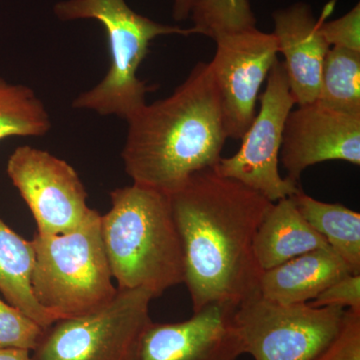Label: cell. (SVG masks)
Returning <instances> with one entry per match:
<instances>
[{
    "instance_id": "cell-7",
    "label": "cell",
    "mask_w": 360,
    "mask_h": 360,
    "mask_svg": "<svg viewBox=\"0 0 360 360\" xmlns=\"http://www.w3.org/2000/svg\"><path fill=\"white\" fill-rule=\"evenodd\" d=\"M345 310L281 304L258 292L236 307L233 319L253 360H310L338 333Z\"/></svg>"
},
{
    "instance_id": "cell-6",
    "label": "cell",
    "mask_w": 360,
    "mask_h": 360,
    "mask_svg": "<svg viewBox=\"0 0 360 360\" xmlns=\"http://www.w3.org/2000/svg\"><path fill=\"white\" fill-rule=\"evenodd\" d=\"M153 300L142 288L118 290L103 309L58 319L44 329L32 360H134Z\"/></svg>"
},
{
    "instance_id": "cell-13",
    "label": "cell",
    "mask_w": 360,
    "mask_h": 360,
    "mask_svg": "<svg viewBox=\"0 0 360 360\" xmlns=\"http://www.w3.org/2000/svg\"><path fill=\"white\" fill-rule=\"evenodd\" d=\"M330 0L315 18L309 4L298 2L272 14L278 53L285 70L291 94L296 104L312 103L317 101L321 86L322 65L330 45L324 39L321 25L328 20L335 7Z\"/></svg>"
},
{
    "instance_id": "cell-26",
    "label": "cell",
    "mask_w": 360,
    "mask_h": 360,
    "mask_svg": "<svg viewBox=\"0 0 360 360\" xmlns=\"http://www.w3.org/2000/svg\"><path fill=\"white\" fill-rule=\"evenodd\" d=\"M0 360H32V352L18 348H0Z\"/></svg>"
},
{
    "instance_id": "cell-9",
    "label": "cell",
    "mask_w": 360,
    "mask_h": 360,
    "mask_svg": "<svg viewBox=\"0 0 360 360\" xmlns=\"http://www.w3.org/2000/svg\"><path fill=\"white\" fill-rule=\"evenodd\" d=\"M6 172L30 207L37 233L75 231L96 212L87 205V191L77 170L49 151L20 146L9 156Z\"/></svg>"
},
{
    "instance_id": "cell-17",
    "label": "cell",
    "mask_w": 360,
    "mask_h": 360,
    "mask_svg": "<svg viewBox=\"0 0 360 360\" xmlns=\"http://www.w3.org/2000/svg\"><path fill=\"white\" fill-rule=\"evenodd\" d=\"M298 212L328 245L360 274V214L340 203L322 202L300 189L291 196Z\"/></svg>"
},
{
    "instance_id": "cell-10",
    "label": "cell",
    "mask_w": 360,
    "mask_h": 360,
    "mask_svg": "<svg viewBox=\"0 0 360 360\" xmlns=\"http://www.w3.org/2000/svg\"><path fill=\"white\" fill-rule=\"evenodd\" d=\"M217 51L210 70L221 103L227 139H241L257 115L264 80L276 63L274 33L257 27L229 33L214 40Z\"/></svg>"
},
{
    "instance_id": "cell-23",
    "label": "cell",
    "mask_w": 360,
    "mask_h": 360,
    "mask_svg": "<svg viewBox=\"0 0 360 360\" xmlns=\"http://www.w3.org/2000/svg\"><path fill=\"white\" fill-rule=\"evenodd\" d=\"M321 32L330 47L360 52V6L333 21L324 20Z\"/></svg>"
},
{
    "instance_id": "cell-24",
    "label": "cell",
    "mask_w": 360,
    "mask_h": 360,
    "mask_svg": "<svg viewBox=\"0 0 360 360\" xmlns=\"http://www.w3.org/2000/svg\"><path fill=\"white\" fill-rule=\"evenodd\" d=\"M309 303L315 307H341L360 311V274L341 277Z\"/></svg>"
},
{
    "instance_id": "cell-12",
    "label": "cell",
    "mask_w": 360,
    "mask_h": 360,
    "mask_svg": "<svg viewBox=\"0 0 360 360\" xmlns=\"http://www.w3.org/2000/svg\"><path fill=\"white\" fill-rule=\"evenodd\" d=\"M236 307L212 303L174 323L149 322L134 360H238L243 352Z\"/></svg>"
},
{
    "instance_id": "cell-18",
    "label": "cell",
    "mask_w": 360,
    "mask_h": 360,
    "mask_svg": "<svg viewBox=\"0 0 360 360\" xmlns=\"http://www.w3.org/2000/svg\"><path fill=\"white\" fill-rule=\"evenodd\" d=\"M51 127L49 111L34 90L0 77V141L45 136Z\"/></svg>"
},
{
    "instance_id": "cell-14",
    "label": "cell",
    "mask_w": 360,
    "mask_h": 360,
    "mask_svg": "<svg viewBox=\"0 0 360 360\" xmlns=\"http://www.w3.org/2000/svg\"><path fill=\"white\" fill-rule=\"evenodd\" d=\"M352 274L347 262L330 246L303 253L264 270L259 293L281 304H300L315 300L341 277Z\"/></svg>"
},
{
    "instance_id": "cell-4",
    "label": "cell",
    "mask_w": 360,
    "mask_h": 360,
    "mask_svg": "<svg viewBox=\"0 0 360 360\" xmlns=\"http://www.w3.org/2000/svg\"><path fill=\"white\" fill-rule=\"evenodd\" d=\"M58 20H94L103 26L110 65L98 84L75 99L77 110L116 115L129 120L146 103L153 87L137 75L149 45L162 35H191V28L163 25L135 13L125 0H63L53 7Z\"/></svg>"
},
{
    "instance_id": "cell-21",
    "label": "cell",
    "mask_w": 360,
    "mask_h": 360,
    "mask_svg": "<svg viewBox=\"0 0 360 360\" xmlns=\"http://www.w3.org/2000/svg\"><path fill=\"white\" fill-rule=\"evenodd\" d=\"M44 329L21 310L0 300V348L32 352Z\"/></svg>"
},
{
    "instance_id": "cell-11",
    "label": "cell",
    "mask_w": 360,
    "mask_h": 360,
    "mask_svg": "<svg viewBox=\"0 0 360 360\" xmlns=\"http://www.w3.org/2000/svg\"><path fill=\"white\" fill-rule=\"evenodd\" d=\"M281 161L295 184L307 168L324 161L360 165V115L326 108L319 101L298 105L284 125Z\"/></svg>"
},
{
    "instance_id": "cell-15",
    "label": "cell",
    "mask_w": 360,
    "mask_h": 360,
    "mask_svg": "<svg viewBox=\"0 0 360 360\" xmlns=\"http://www.w3.org/2000/svg\"><path fill=\"white\" fill-rule=\"evenodd\" d=\"M326 246V239L298 212L291 196L272 203L255 240V255L264 271Z\"/></svg>"
},
{
    "instance_id": "cell-22",
    "label": "cell",
    "mask_w": 360,
    "mask_h": 360,
    "mask_svg": "<svg viewBox=\"0 0 360 360\" xmlns=\"http://www.w3.org/2000/svg\"><path fill=\"white\" fill-rule=\"evenodd\" d=\"M310 360H360V311L345 310L338 333Z\"/></svg>"
},
{
    "instance_id": "cell-20",
    "label": "cell",
    "mask_w": 360,
    "mask_h": 360,
    "mask_svg": "<svg viewBox=\"0 0 360 360\" xmlns=\"http://www.w3.org/2000/svg\"><path fill=\"white\" fill-rule=\"evenodd\" d=\"M191 18L193 34L205 35L213 40L257 27V18L248 0H198Z\"/></svg>"
},
{
    "instance_id": "cell-2",
    "label": "cell",
    "mask_w": 360,
    "mask_h": 360,
    "mask_svg": "<svg viewBox=\"0 0 360 360\" xmlns=\"http://www.w3.org/2000/svg\"><path fill=\"white\" fill-rule=\"evenodd\" d=\"M127 123L122 158L134 184L169 195L214 167L227 135L210 63H198L174 94L144 104Z\"/></svg>"
},
{
    "instance_id": "cell-8",
    "label": "cell",
    "mask_w": 360,
    "mask_h": 360,
    "mask_svg": "<svg viewBox=\"0 0 360 360\" xmlns=\"http://www.w3.org/2000/svg\"><path fill=\"white\" fill-rule=\"evenodd\" d=\"M266 79L260 110L241 139L240 148L231 158H220L213 169L276 202L302 189L278 169L284 125L296 103L281 61L274 63Z\"/></svg>"
},
{
    "instance_id": "cell-25",
    "label": "cell",
    "mask_w": 360,
    "mask_h": 360,
    "mask_svg": "<svg viewBox=\"0 0 360 360\" xmlns=\"http://www.w3.org/2000/svg\"><path fill=\"white\" fill-rule=\"evenodd\" d=\"M196 2L198 0H174L172 16L174 20L184 21L191 18Z\"/></svg>"
},
{
    "instance_id": "cell-5",
    "label": "cell",
    "mask_w": 360,
    "mask_h": 360,
    "mask_svg": "<svg viewBox=\"0 0 360 360\" xmlns=\"http://www.w3.org/2000/svg\"><path fill=\"white\" fill-rule=\"evenodd\" d=\"M101 217L96 212L75 231L37 232L32 239L33 296L56 321L96 312L117 295L101 238Z\"/></svg>"
},
{
    "instance_id": "cell-16",
    "label": "cell",
    "mask_w": 360,
    "mask_h": 360,
    "mask_svg": "<svg viewBox=\"0 0 360 360\" xmlns=\"http://www.w3.org/2000/svg\"><path fill=\"white\" fill-rule=\"evenodd\" d=\"M34 246L0 217V292L9 304L46 328L54 319L37 303L32 290Z\"/></svg>"
},
{
    "instance_id": "cell-19",
    "label": "cell",
    "mask_w": 360,
    "mask_h": 360,
    "mask_svg": "<svg viewBox=\"0 0 360 360\" xmlns=\"http://www.w3.org/2000/svg\"><path fill=\"white\" fill-rule=\"evenodd\" d=\"M316 101L340 112L360 115V52L330 47L322 65Z\"/></svg>"
},
{
    "instance_id": "cell-3",
    "label": "cell",
    "mask_w": 360,
    "mask_h": 360,
    "mask_svg": "<svg viewBox=\"0 0 360 360\" xmlns=\"http://www.w3.org/2000/svg\"><path fill=\"white\" fill-rule=\"evenodd\" d=\"M110 200L101 231L118 290L142 288L156 298L184 283V246L169 195L132 184L111 191Z\"/></svg>"
},
{
    "instance_id": "cell-1",
    "label": "cell",
    "mask_w": 360,
    "mask_h": 360,
    "mask_svg": "<svg viewBox=\"0 0 360 360\" xmlns=\"http://www.w3.org/2000/svg\"><path fill=\"white\" fill-rule=\"evenodd\" d=\"M169 198L193 312L212 303L238 307L259 292L264 270L255 240L274 202L213 168L196 172Z\"/></svg>"
}]
</instances>
